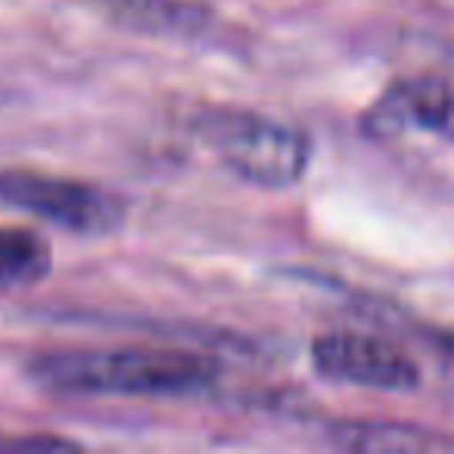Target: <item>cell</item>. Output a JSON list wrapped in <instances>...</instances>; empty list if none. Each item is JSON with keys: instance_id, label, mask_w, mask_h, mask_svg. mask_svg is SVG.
<instances>
[{"instance_id": "3957f363", "label": "cell", "mask_w": 454, "mask_h": 454, "mask_svg": "<svg viewBox=\"0 0 454 454\" xmlns=\"http://www.w3.org/2000/svg\"><path fill=\"white\" fill-rule=\"evenodd\" d=\"M0 206L35 215L72 234H113L125 221V202L109 190L28 168L0 171Z\"/></svg>"}, {"instance_id": "7a4b0ae2", "label": "cell", "mask_w": 454, "mask_h": 454, "mask_svg": "<svg viewBox=\"0 0 454 454\" xmlns=\"http://www.w3.org/2000/svg\"><path fill=\"white\" fill-rule=\"evenodd\" d=\"M190 134L237 177L259 187H293L309 171L311 137L296 125L240 106H206Z\"/></svg>"}, {"instance_id": "52a82bcc", "label": "cell", "mask_w": 454, "mask_h": 454, "mask_svg": "<svg viewBox=\"0 0 454 454\" xmlns=\"http://www.w3.org/2000/svg\"><path fill=\"white\" fill-rule=\"evenodd\" d=\"M119 22L150 28L159 35H200L208 28V13L184 0H109Z\"/></svg>"}, {"instance_id": "ba28073f", "label": "cell", "mask_w": 454, "mask_h": 454, "mask_svg": "<svg viewBox=\"0 0 454 454\" xmlns=\"http://www.w3.org/2000/svg\"><path fill=\"white\" fill-rule=\"evenodd\" d=\"M51 271V247L26 227H0V293L38 284Z\"/></svg>"}, {"instance_id": "8992f818", "label": "cell", "mask_w": 454, "mask_h": 454, "mask_svg": "<svg viewBox=\"0 0 454 454\" xmlns=\"http://www.w3.org/2000/svg\"><path fill=\"white\" fill-rule=\"evenodd\" d=\"M330 442L348 451H439L454 448L451 439L435 435L423 427L392 420H348L330 427Z\"/></svg>"}, {"instance_id": "9c48e42d", "label": "cell", "mask_w": 454, "mask_h": 454, "mask_svg": "<svg viewBox=\"0 0 454 454\" xmlns=\"http://www.w3.org/2000/svg\"><path fill=\"white\" fill-rule=\"evenodd\" d=\"M0 448H10V451H69L78 445L69 439H59V435H16V439L0 435Z\"/></svg>"}, {"instance_id": "5b68a950", "label": "cell", "mask_w": 454, "mask_h": 454, "mask_svg": "<svg viewBox=\"0 0 454 454\" xmlns=\"http://www.w3.org/2000/svg\"><path fill=\"white\" fill-rule=\"evenodd\" d=\"M373 137H398L404 131H451L454 90L439 78H404L395 82L364 115Z\"/></svg>"}, {"instance_id": "277c9868", "label": "cell", "mask_w": 454, "mask_h": 454, "mask_svg": "<svg viewBox=\"0 0 454 454\" xmlns=\"http://www.w3.org/2000/svg\"><path fill=\"white\" fill-rule=\"evenodd\" d=\"M311 364L330 383L361 386L380 392H408L423 380L420 364L408 348L377 333L333 330L311 342Z\"/></svg>"}, {"instance_id": "6da1fadb", "label": "cell", "mask_w": 454, "mask_h": 454, "mask_svg": "<svg viewBox=\"0 0 454 454\" xmlns=\"http://www.w3.org/2000/svg\"><path fill=\"white\" fill-rule=\"evenodd\" d=\"M32 377L63 395H184L215 383L218 364L177 348H75L32 361Z\"/></svg>"}]
</instances>
